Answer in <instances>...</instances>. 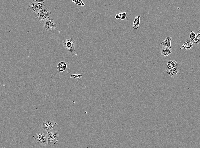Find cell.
I'll return each mask as SVG.
<instances>
[{"mask_svg": "<svg viewBox=\"0 0 200 148\" xmlns=\"http://www.w3.org/2000/svg\"><path fill=\"white\" fill-rule=\"evenodd\" d=\"M51 11L45 6L35 14V17L38 21L41 23H44L49 17H51Z\"/></svg>", "mask_w": 200, "mask_h": 148, "instance_id": "obj_1", "label": "cell"}, {"mask_svg": "<svg viewBox=\"0 0 200 148\" xmlns=\"http://www.w3.org/2000/svg\"><path fill=\"white\" fill-rule=\"evenodd\" d=\"M62 44L65 49L73 57L75 55L76 44L74 40L72 39H65L64 40Z\"/></svg>", "mask_w": 200, "mask_h": 148, "instance_id": "obj_2", "label": "cell"}, {"mask_svg": "<svg viewBox=\"0 0 200 148\" xmlns=\"http://www.w3.org/2000/svg\"><path fill=\"white\" fill-rule=\"evenodd\" d=\"M47 145L49 146L55 144L58 141L59 133L58 132H47Z\"/></svg>", "mask_w": 200, "mask_h": 148, "instance_id": "obj_3", "label": "cell"}, {"mask_svg": "<svg viewBox=\"0 0 200 148\" xmlns=\"http://www.w3.org/2000/svg\"><path fill=\"white\" fill-rule=\"evenodd\" d=\"M41 123L42 128L46 130L47 132H50L53 130L58 126V124L56 122L51 120H45L41 122Z\"/></svg>", "mask_w": 200, "mask_h": 148, "instance_id": "obj_4", "label": "cell"}, {"mask_svg": "<svg viewBox=\"0 0 200 148\" xmlns=\"http://www.w3.org/2000/svg\"><path fill=\"white\" fill-rule=\"evenodd\" d=\"M33 137L40 144L44 146H46L47 145L46 134L44 133H38L34 135Z\"/></svg>", "mask_w": 200, "mask_h": 148, "instance_id": "obj_5", "label": "cell"}, {"mask_svg": "<svg viewBox=\"0 0 200 148\" xmlns=\"http://www.w3.org/2000/svg\"><path fill=\"white\" fill-rule=\"evenodd\" d=\"M44 29L47 31H52L56 28L55 22L52 17H49L44 24Z\"/></svg>", "mask_w": 200, "mask_h": 148, "instance_id": "obj_6", "label": "cell"}, {"mask_svg": "<svg viewBox=\"0 0 200 148\" xmlns=\"http://www.w3.org/2000/svg\"><path fill=\"white\" fill-rule=\"evenodd\" d=\"M45 6V5L44 4L39 3L38 2H35L34 1H31L29 5V8L31 12L35 14L42 9Z\"/></svg>", "mask_w": 200, "mask_h": 148, "instance_id": "obj_7", "label": "cell"}, {"mask_svg": "<svg viewBox=\"0 0 200 148\" xmlns=\"http://www.w3.org/2000/svg\"><path fill=\"white\" fill-rule=\"evenodd\" d=\"M193 46V42L191 40H188L184 42L180 49H184L188 51L192 49Z\"/></svg>", "mask_w": 200, "mask_h": 148, "instance_id": "obj_8", "label": "cell"}, {"mask_svg": "<svg viewBox=\"0 0 200 148\" xmlns=\"http://www.w3.org/2000/svg\"><path fill=\"white\" fill-rule=\"evenodd\" d=\"M172 38L170 37H167L164 41L161 42V46L163 47H166L170 49H172L171 45V42Z\"/></svg>", "mask_w": 200, "mask_h": 148, "instance_id": "obj_9", "label": "cell"}, {"mask_svg": "<svg viewBox=\"0 0 200 148\" xmlns=\"http://www.w3.org/2000/svg\"><path fill=\"white\" fill-rule=\"evenodd\" d=\"M178 64L176 61L174 60H171L167 62L166 70L168 71L169 70L178 67Z\"/></svg>", "mask_w": 200, "mask_h": 148, "instance_id": "obj_10", "label": "cell"}, {"mask_svg": "<svg viewBox=\"0 0 200 148\" xmlns=\"http://www.w3.org/2000/svg\"><path fill=\"white\" fill-rule=\"evenodd\" d=\"M179 70V68L178 67H175L169 70L167 72V75L172 77H174L178 74Z\"/></svg>", "mask_w": 200, "mask_h": 148, "instance_id": "obj_11", "label": "cell"}, {"mask_svg": "<svg viewBox=\"0 0 200 148\" xmlns=\"http://www.w3.org/2000/svg\"><path fill=\"white\" fill-rule=\"evenodd\" d=\"M171 51L172 49L166 47H163L161 50V54L166 57H167L169 55L172 54Z\"/></svg>", "mask_w": 200, "mask_h": 148, "instance_id": "obj_12", "label": "cell"}, {"mask_svg": "<svg viewBox=\"0 0 200 148\" xmlns=\"http://www.w3.org/2000/svg\"><path fill=\"white\" fill-rule=\"evenodd\" d=\"M141 15L136 17L135 18L133 25V28L135 29H137L138 28L140 24V18Z\"/></svg>", "mask_w": 200, "mask_h": 148, "instance_id": "obj_13", "label": "cell"}, {"mask_svg": "<svg viewBox=\"0 0 200 148\" xmlns=\"http://www.w3.org/2000/svg\"><path fill=\"white\" fill-rule=\"evenodd\" d=\"M200 30H199L196 35L195 38L194 39V44L195 45L199 44L200 42Z\"/></svg>", "mask_w": 200, "mask_h": 148, "instance_id": "obj_14", "label": "cell"}, {"mask_svg": "<svg viewBox=\"0 0 200 148\" xmlns=\"http://www.w3.org/2000/svg\"><path fill=\"white\" fill-rule=\"evenodd\" d=\"M121 19L122 20H124L126 19L127 17V13L126 12L120 13L119 14Z\"/></svg>", "mask_w": 200, "mask_h": 148, "instance_id": "obj_15", "label": "cell"}, {"mask_svg": "<svg viewBox=\"0 0 200 148\" xmlns=\"http://www.w3.org/2000/svg\"><path fill=\"white\" fill-rule=\"evenodd\" d=\"M82 76V75L79 74H74L70 76L71 78H74L77 79H79Z\"/></svg>", "mask_w": 200, "mask_h": 148, "instance_id": "obj_16", "label": "cell"}, {"mask_svg": "<svg viewBox=\"0 0 200 148\" xmlns=\"http://www.w3.org/2000/svg\"><path fill=\"white\" fill-rule=\"evenodd\" d=\"M72 2H74L75 4L81 6H84L85 5V4L82 1H77H77H72Z\"/></svg>", "mask_w": 200, "mask_h": 148, "instance_id": "obj_17", "label": "cell"}, {"mask_svg": "<svg viewBox=\"0 0 200 148\" xmlns=\"http://www.w3.org/2000/svg\"><path fill=\"white\" fill-rule=\"evenodd\" d=\"M196 36V34L194 32L191 31L190 36V38L191 39V41H194L195 38Z\"/></svg>", "mask_w": 200, "mask_h": 148, "instance_id": "obj_18", "label": "cell"}, {"mask_svg": "<svg viewBox=\"0 0 200 148\" xmlns=\"http://www.w3.org/2000/svg\"><path fill=\"white\" fill-rule=\"evenodd\" d=\"M60 66L63 67V68L66 70L67 68V65L66 62H61L59 63L58 64Z\"/></svg>", "mask_w": 200, "mask_h": 148, "instance_id": "obj_19", "label": "cell"}, {"mask_svg": "<svg viewBox=\"0 0 200 148\" xmlns=\"http://www.w3.org/2000/svg\"><path fill=\"white\" fill-rule=\"evenodd\" d=\"M57 69L58 71L60 72H62L64 71L66 69L63 68V67L60 66V65L58 64L57 66Z\"/></svg>", "mask_w": 200, "mask_h": 148, "instance_id": "obj_20", "label": "cell"}, {"mask_svg": "<svg viewBox=\"0 0 200 148\" xmlns=\"http://www.w3.org/2000/svg\"><path fill=\"white\" fill-rule=\"evenodd\" d=\"M34 2H38L39 3H41L44 4V2L45 1L44 0H36V1H34Z\"/></svg>", "mask_w": 200, "mask_h": 148, "instance_id": "obj_21", "label": "cell"}, {"mask_svg": "<svg viewBox=\"0 0 200 148\" xmlns=\"http://www.w3.org/2000/svg\"><path fill=\"white\" fill-rule=\"evenodd\" d=\"M115 18L116 19H118L120 18V17L119 14H117L115 16Z\"/></svg>", "mask_w": 200, "mask_h": 148, "instance_id": "obj_22", "label": "cell"}]
</instances>
